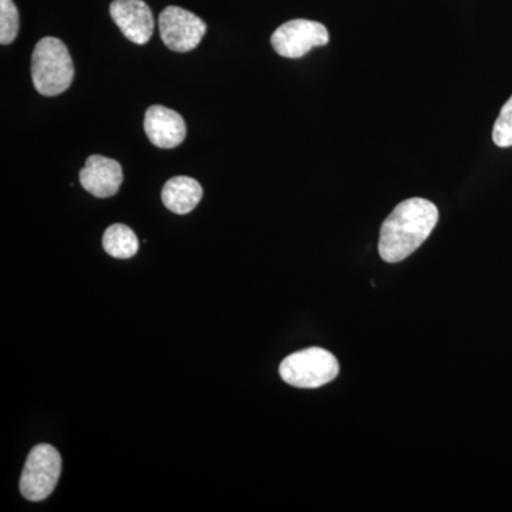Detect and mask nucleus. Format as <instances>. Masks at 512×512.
<instances>
[{"mask_svg":"<svg viewBox=\"0 0 512 512\" xmlns=\"http://www.w3.org/2000/svg\"><path fill=\"white\" fill-rule=\"evenodd\" d=\"M79 178L84 190L94 197L109 198L116 195L123 184V168L116 160L94 154L87 158Z\"/></svg>","mask_w":512,"mask_h":512,"instance_id":"6e6552de","label":"nucleus"},{"mask_svg":"<svg viewBox=\"0 0 512 512\" xmlns=\"http://www.w3.org/2000/svg\"><path fill=\"white\" fill-rule=\"evenodd\" d=\"M62 473V457L55 447L39 444L30 451L22 477L20 493L29 501H43L53 493Z\"/></svg>","mask_w":512,"mask_h":512,"instance_id":"20e7f679","label":"nucleus"},{"mask_svg":"<svg viewBox=\"0 0 512 512\" xmlns=\"http://www.w3.org/2000/svg\"><path fill=\"white\" fill-rule=\"evenodd\" d=\"M19 33V12L13 0H0V43L10 45Z\"/></svg>","mask_w":512,"mask_h":512,"instance_id":"f8f14e48","label":"nucleus"},{"mask_svg":"<svg viewBox=\"0 0 512 512\" xmlns=\"http://www.w3.org/2000/svg\"><path fill=\"white\" fill-rule=\"evenodd\" d=\"M103 248L113 258L128 259L140 248L137 235L127 225L114 224L103 235Z\"/></svg>","mask_w":512,"mask_h":512,"instance_id":"9b49d317","label":"nucleus"},{"mask_svg":"<svg viewBox=\"0 0 512 512\" xmlns=\"http://www.w3.org/2000/svg\"><path fill=\"white\" fill-rule=\"evenodd\" d=\"M271 43L279 56L299 59L308 55L313 47L328 45L329 32L322 23L313 20H289L275 30Z\"/></svg>","mask_w":512,"mask_h":512,"instance_id":"39448f33","label":"nucleus"},{"mask_svg":"<svg viewBox=\"0 0 512 512\" xmlns=\"http://www.w3.org/2000/svg\"><path fill=\"white\" fill-rule=\"evenodd\" d=\"M439 221L436 205L424 198L400 202L380 229L379 254L389 264L402 262L430 237Z\"/></svg>","mask_w":512,"mask_h":512,"instance_id":"f257e3e1","label":"nucleus"},{"mask_svg":"<svg viewBox=\"0 0 512 512\" xmlns=\"http://www.w3.org/2000/svg\"><path fill=\"white\" fill-rule=\"evenodd\" d=\"M158 29L164 45L177 53L191 52L207 33L204 20L178 6H168L161 12Z\"/></svg>","mask_w":512,"mask_h":512,"instance_id":"423d86ee","label":"nucleus"},{"mask_svg":"<svg viewBox=\"0 0 512 512\" xmlns=\"http://www.w3.org/2000/svg\"><path fill=\"white\" fill-rule=\"evenodd\" d=\"M493 140L495 146L501 148L512 147V96L504 104L497 121L494 124Z\"/></svg>","mask_w":512,"mask_h":512,"instance_id":"ddd939ff","label":"nucleus"},{"mask_svg":"<svg viewBox=\"0 0 512 512\" xmlns=\"http://www.w3.org/2000/svg\"><path fill=\"white\" fill-rule=\"evenodd\" d=\"M74 64L69 49L57 37H43L32 55V80L37 92L59 96L72 86Z\"/></svg>","mask_w":512,"mask_h":512,"instance_id":"f03ea898","label":"nucleus"},{"mask_svg":"<svg viewBox=\"0 0 512 512\" xmlns=\"http://www.w3.org/2000/svg\"><path fill=\"white\" fill-rule=\"evenodd\" d=\"M144 130L148 140L158 148L171 150L180 146L187 136V124L177 111L164 106H151L146 111Z\"/></svg>","mask_w":512,"mask_h":512,"instance_id":"1a4fd4ad","label":"nucleus"},{"mask_svg":"<svg viewBox=\"0 0 512 512\" xmlns=\"http://www.w3.org/2000/svg\"><path fill=\"white\" fill-rule=\"evenodd\" d=\"M202 194L204 191L197 180L180 175L165 183L161 198L165 208L174 214L185 215L200 204Z\"/></svg>","mask_w":512,"mask_h":512,"instance_id":"9d476101","label":"nucleus"},{"mask_svg":"<svg viewBox=\"0 0 512 512\" xmlns=\"http://www.w3.org/2000/svg\"><path fill=\"white\" fill-rule=\"evenodd\" d=\"M279 373L293 387L318 389L338 377L339 362L328 350L309 348L286 357Z\"/></svg>","mask_w":512,"mask_h":512,"instance_id":"7ed1b4c3","label":"nucleus"},{"mask_svg":"<svg viewBox=\"0 0 512 512\" xmlns=\"http://www.w3.org/2000/svg\"><path fill=\"white\" fill-rule=\"evenodd\" d=\"M111 19L123 35L136 45H146L154 33V16L144 0H113Z\"/></svg>","mask_w":512,"mask_h":512,"instance_id":"0eeeda50","label":"nucleus"}]
</instances>
